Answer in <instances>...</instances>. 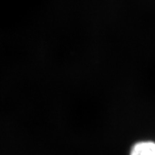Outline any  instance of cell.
<instances>
[{
	"instance_id": "1",
	"label": "cell",
	"mask_w": 155,
	"mask_h": 155,
	"mask_svg": "<svg viewBox=\"0 0 155 155\" xmlns=\"http://www.w3.org/2000/svg\"><path fill=\"white\" fill-rule=\"evenodd\" d=\"M131 155H155V143L141 142L134 146Z\"/></svg>"
}]
</instances>
